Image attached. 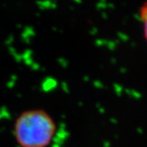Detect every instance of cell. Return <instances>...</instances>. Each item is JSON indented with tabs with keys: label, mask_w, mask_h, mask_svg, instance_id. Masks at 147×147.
Listing matches in <instances>:
<instances>
[{
	"label": "cell",
	"mask_w": 147,
	"mask_h": 147,
	"mask_svg": "<svg viewBox=\"0 0 147 147\" xmlns=\"http://www.w3.org/2000/svg\"><path fill=\"white\" fill-rule=\"evenodd\" d=\"M138 17L141 21L144 39L147 43V2L143 3L138 8Z\"/></svg>",
	"instance_id": "obj_2"
},
{
	"label": "cell",
	"mask_w": 147,
	"mask_h": 147,
	"mask_svg": "<svg viewBox=\"0 0 147 147\" xmlns=\"http://www.w3.org/2000/svg\"><path fill=\"white\" fill-rule=\"evenodd\" d=\"M57 132V123L46 110L34 109L17 117L13 134L21 147H48Z\"/></svg>",
	"instance_id": "obj_1"
}]
</instances>
